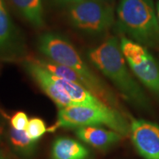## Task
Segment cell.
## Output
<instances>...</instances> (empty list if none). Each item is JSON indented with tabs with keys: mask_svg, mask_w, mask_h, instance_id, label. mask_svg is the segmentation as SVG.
Returning a JSON list of instances; mask_svg holds the SVG:
<instances>
[{
	"mask_svg": "<svg viewBox=\"0 0 159 159\" xmlns=\"http://www.w3.org/2000/svg\"><path fill=\"white\" fill-rule=\"evenodd\" d=\"M37 47L46 58L74 71L85 87L111 108L116 109L119 102L113 91L103 82L82 57L75 45L55 33H44L38 39Z\"/></svg>",
	"mask_w": 159,
	"mask_h": 159,
	"instance_id": "cell-1",
	"label": "cell"
},
{
	"mask_svg": "<svg viewBox=\"0 0 159 159\" xmlns=\"http://www.w3.org/2000/svg\"><path fill=\"white\" fill-rule=\"evenodd\" d=\"M87 57L89 62L110 80L125 99L141 106L146 105V97L129 71L117 38L111 36L90 49Z\"/></svg>",
	"mask_w": 159,
	"mask_h": 159,
	"instance_id": "cell-2",
	"label": "cell"
},
{
	"mask_svg": "<svg viewBox=\"0 0 159 159\" xmlns=\"http://www.w3.org/2000/svg\"><path fill=\"white\" fill-rule=\"evenodd\" d=\"M119 29L143 46L159 47V21L152 0H120Z\"/></svg>",
	"mask_w": 159,
	"mask_h": 159,
	"instance_id": "cell-3",
	"label": "cell"
},
{
	"mask_svg": "<svg viewBox=\"0 0 159 159\" xmlns=\"http://www.w3.org/2000/svg\"><path fill=\"white\" fill-rule=\"evenodd\" d=\"M105 125L122 136L130 134V125L116 109L109 106L92 107L72 105L58 109L57 122L47 131L59 128H77L85 126Z\"/></svg>",
	"mask_w": 159,
	"mask_h": 159,
	"instance_id": "cell-4",
	"label": "cell"
},
{
	"mask_svg": "<svg viewBox=\"0 0 159 159\" xmlns=\"http://www.w3.org/2000/svg\"><path fill=\"white\" fill-rule=\"evenodd\" d=\"M66 18L71 27L90 35L105 33L114 23L111 4L101 0H82L69 6Z\"/></svg>",
	"mask_w": 159,
	"mask_h": 159,
	"instance_id": "cell-5",
	"label": "cell"
},
{
	"mask_svg": "<svg viewBox=\"0 0 159 159\" xmlns=\"http://www.w3.org/2000/svg\"><path fill=\"white\" fill-rule=\"evenodd\" d=\"M120 47L127 63L139 80L159 97V66L148 49L127 37L121 38Z\"/></svg>",
	"mask_w": 159,
	"mask_h": 159,
	"instance_id": "cell-6",
	"label": "cell"
},
{
	"mask_svg": "<svg viewBox=\"0 0 159 159\" xmlns=\"http://www.w3.org/2000/svg\"><path fill=\"white\" fill-rule=\"evenodd\" d=\"M21 64L27 75L53 101L58 109L75 105L64 89L55 82L51 73L34 59H26Z\"/></svg>",
	"mask_w": 159,
	"mask_h": 159,
	"instance_id": "cell-7",
	"label": "cell"
},
{
	"mask_svg": "<svg viewBox=\"0 0 159 159\" xmlns=\"http://www.w3.org/2000/svg\"><path fill=\"white\" fill-rule=\"evenodd\" d=\"M132 142L145 159H159V126L144 119H132L130 125Z\"/></svg>",
	"mask_w": 159,
	"mask_h": 159,
	"instance_id": "cell-8",
	"label": "cell"
},
{
	"mask_svg": "<svg viewBox=\"0 0 159 159\" xmlns=\"http://www.w3.org/2000/svg\"><path fill=\"white\" fill-rule=\"evenodd\" d=\"M75 134L80 140L99 150H105L119 142L122 136L113 130L99 126H85L75 128Z\"/></svg>",
	"mask_w": 159,
	"mask_h": 159,
	"instance_id": "cell-9",
	"label": "cell"
},
{
	"mask_svg": "<svg viewBox=\"0 0 159 159\" xmlns=\"http://www.w3.org/2000/svg\"><path fill=\"white\" fill-rule=\"evenodd\" d=\"M17 32L3 0H0V52L16 55L21 52Z\"/></svg>",
	"mask_w": 159,
	"mask_h": 159,
	"instance_id": "cell-10",
	"label": "cell"
},
{
	"mask_svg": "<svg viewBox=\"0 0 159 159\" xmlns=\"http://www.w3.org/2000/svg\"><path fill=\"white\" fill-rule=\"evenodd\" d=\"M90 152L83 144L69 137H57L51 148V159H89Z\"/></svg>",
	"mask_w": 159,
	"mask_h": 159,
	"instance_id": "cell-11",
	"label": "cell"
},
{
	"mask_svg": "<svg viewBox=\"0 0 159 159\" xmlns=\"http://www.w3.org/2000/svg\"><path fill=\"white\" fill-rule=\"evenodd\" d=\"M52 75L55 82L61 85L68 94L75 105L92 107L108 106L83 85L68 80L61 78L52 74Z\"/></svg>",
	"mask_w": 159,
	"mask_h": 159,
	"instance_id": "cell-12",
	"label": "cell"
},
{
	"mask_svg": "<svg viewBox=\"0 0 159 159\" xmlns=\"http://www.w3.org/2000/svg\"><path fill=\"white\" fill-rule=\"evenodd\" d=\"M7 141L13 152L21 159H33L36 153L39 141L27 136L25 130H17L11 126L7 131Z\"/></svg>",
	"mask_w": 159,
	"mask_h": 159,
	"instance_id": "cell-13",
	"label": "cell"
},
{
	"mask_svg": "<svg viewBox=\"0 0 159 159\" xmlns=\"http://www.w3.org/2000/svg\"><path fill=\"white\" fill-rule=\"evenodd\" d=\"M19 14L30 25L41 28L44 26V15L41 0H10Z\"/></svg>",
	"mask_w": 159,
	"mask_h": 159,
	"instance_id": "cell-14",
	"label": "cell"
},
{
	"mask_svg": "<svg viewBox=\"0 0 159 159\" xmlns=\"http://www.w3.org/2000/svg\"><path fill=\"white\" fill-rule=\"evenodd\" d=\"M47 130L48 128L46 127V124L43 119L39 117H33L29 119L25 131L30 138L33 140L39 141Z\"/></svg>",
	"mask_w": 159,
	"mask_h": 159,
	"instance_id": "cell-15",
	"label": "cell"
},
{
	"mask_svg": "<svg viewBox=\"0 0 159 159\" xmlns=\"http://www.w3.org/2000/svg\"><path fill=\"white\" fill-rule=\"evenodd\" d=\"M28 122V116L24 111H18L10 119L11 126L17 130H25Z\"/></svg>",
	"mask_w": 159,
	"mask_h": 159,
	"instance_id": "cell-16",
	"label": "cell"
},
{
	"mask_svg": "<svg viewBox=\"0 0 159 159\" xmlns=\"http://www.w3.org/2000/svg\"><path fill=\"white\" fill-rule=\"evenodd\" d=\"M57 5H62V6H67V7L69 6L74 5L75 3L79 2L82 0H53Z\"/></svg>",
	"mask_w": 159,
	"mask_h": 159,
	"instance_id": "cell-17",
	"label": "cell"
},
{
	"mask_svg": "<svg viewBox=\"0 0 159 159\" xmlns=\"http://www.w3.org/2000/svg\"><path fill=\"white\" fill-rule=\"evenodd\" d=\"M4 133V126L2 121L0 120V143L2 142V136Z\"/></svg>",
	"mask_w": 159,
	"mask_h": 159,
	"instance_id": "cell-18",
	"label": "cell"
},
{
	"mask_svg": "<svg viewBox=\"0 0 159 159\" xmlns=\"http://www.w3.org/2000/svg\"><path fill=\"white\" fill-rule=\"evenodd\" d=\"M0 159H10L8 156L1 149H0Z\"/></svg>",
	"mask_w": 159,
	"mask_h": 159,
	"instance_id": "cell-19",
	"label": "cell"
},
{
	"mask_svg": "<svg viewBox=\"0 0 159 159\" xmlns=\"http://www.w3.org/2000/svg\"><path fill=\"white\" fill-rule=\"evenodd\" d=\"M156 14L157 17H158V21H159V0H158L156 5Z\"/></svg>",
	"mask_w": 159,
	"mask_h": 159,
	"instance_id": "cell-20",
	"label": "cell"
},
{
	"mask_svg": "<svg viewBox=\"0 0 159 159\" xmlns=\"http://www.w3.org/2000/svg\"><path fill=\"white\" fill-rule=\"evenodd\" d=\"M101 1H103V2H108V3L111 4L113 0H101Z\"/></svg>",
	"mask_w": 159,
	"mask_h": 159,
	"instance_id": "cell-21",
	"label": "cell"
}]
</instances>
